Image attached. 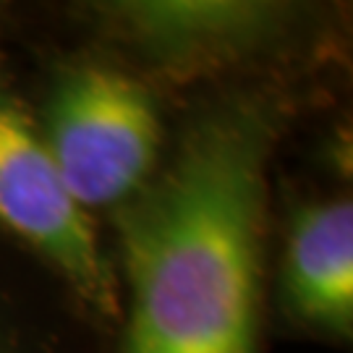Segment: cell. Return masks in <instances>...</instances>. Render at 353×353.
Listing matches in <instances>:
<instances>
[{
    "mask_svg": "<svg viewBox=\"0 0 353 353\" xmlns=\"http://www.w3.org/2000/svg\"><path fill=\"white\" fill-rule=\"evenodd\" d=\"M301 94L270 71L202 100L121 204L128 303L115 353H259L267 178Z\"/></svg>",
    "mask_w": 353,
    "mask_h": 353,
    "instance_id": "1",
    "label": "cell"
},
{
    "mask_svg": "<svg viewBox=\"0 0 353 353\" xmlns=\"http://www.w3.org/2000/svg\"><path fill=\"white\" fill-rule=\"evenodd\" d=\"M39 134L84 210L128 202L150 181L163 144L152 89L102 61L55 76Z\"/></svg>",
    "mask_w": 353,
    "mask_h": 353,
    "instance_id": "2",
    "label": "cell"
},
{
    "mask_svg": "<svg viewBox=\"0 0 353 353\" xmlns=\"http://www.w3.org/2000/svg\"><path fill=\"white\" fill-rule=\"evenodd\" d=\"M0 233L58 280L92 319H121L118 283L84 207L34 118L0 87Z\"/></svg>",
    "mask_w": 353,
    "mask_h": 353,
    "instance_id": "3",
    "label": "cell"
},
{
    "mask_svg": "<svg viewBox=\"0 0 353 353\" xmlns=\"http://www.w3.org/2000/svg\"><path fill=\"white\" fill-rule=\"evenodd\" d=\"M92 16L115 45L176 81L272 71L303 26L299 6L243 0H123L97 3Z\"/></svg>",
    "mask_w": 353,
    "mask_h": 353,
    "instance_id": "4",
    "label": "cell"
},
{
    "mask_svg": "<svg viewBox=\"0 0 353 353\" xmlns=\"http://www.w3.org/2000/svg\"><path fill=\"white\" fill-rule=\"evenodd\" d=\"M283 306L296 325L348 341L353 330V202L316 199L299 207L283 254Z\"/></svg>",
    "mask_w": 353,
    "mask_h": 353,
    "instance_id": "5",
    "label": "cell"
},
{
    "mask_svg": "<svg viewBox=\"0 0 353 353\" xmlns=\"http://www.w3.org/2000/svg\"><path fill=\"white\" fill-rule=\"evenodd\" d=\"M87 325L68 290L0 233V353H92Z\"/></svg>",
    "mask_w": 353,
    "mask_h": 353,
    "instance_id": "6",
    "label": "cell"
}]
</instances>
